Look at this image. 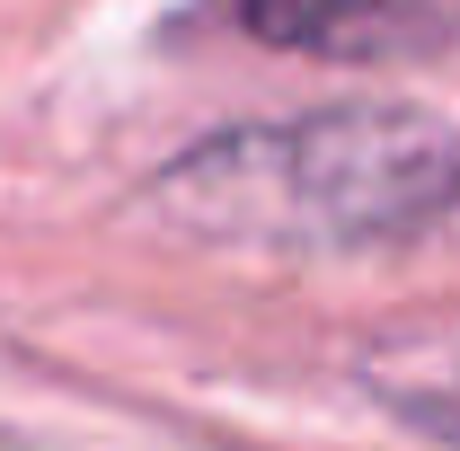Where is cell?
I'll use <instances>...</instances> for the list:
<instances>
[{
    "label": "cell",
    "mask_w": 460,
    "mask_h": 451,
    "mask_svg": "<svg viewBox=\"0 0 460 451\" xmlns=\"http://www.w3.org/2000/svg\"><path fill=\"white\" fill-rule=\"evenodd\" d=\"M142 204L222 248H399L460 222V124L416 107L230 124L186 142Z\"/></svg>",
    "instance_id": "obj_1"
},
{
    "label": "cell",
    "mask_w": 460,
    "mask_h": 451,
    "mask_svg": "<svg viewBox=\"0 0 460 451\" xmlns=\"http://www.w3.org/2000/svg\"><path fill=\"white\" fill-rule=\"evenodd\" d=\"M230 27L266 54L399 62L443 36V0H230Z\"/></svg>",
    "instance_id": "obj_2"
},
{
    "label": "cell",
    "mask_w": 460,
    "mask_h": 451,
    "mask_svg": "<svg viewBox=\"0 0 460 451\" xmlns=\"http://www.w3.org/2000/svg\"><path fill=\"white\" fill-rule=\"evenodd\" d=\"M416 425H434V434H460V407H425Z\"/></svg>",
    "instance_id": "obj_3"
}]
</instances>
